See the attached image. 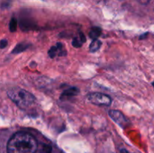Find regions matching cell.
Listing matches in <instances>:
<instances>
[{"mask_svg": "<svg viewBox=\"0 0 154 153\" xmlns=\"http://www.w3.org/2000/svg\"><path fill=\"white\" fill-rule=\"evenodd\" d=\"M28 44H20L17 46H16V47L14 48V50H13L14 53H16V52H20L22 51L25 50L27 47H28Z\"/></svg>", "mask_w": 154, "mask_h": 153, "instance_id": "8fae6325", "label": "cell"}, {"mask_svg": "<svg viewBox=\"0 0 154 153\" xmlns=\"http://www.w3.org/2000/svg\"><path fill=\"white\" fill-rule=\"evenodd\" d=\"M37 148L35 138L26 132L14 134L7 144V153H35Z\"/></svg>", "mask_w": 154, "mask_h": 153, "instance_id": "6da1fadb", "label": "cell"}, {"mask_svg": "<svg viewBox=\"0 0 154 153\" xmlns=\"http://www.w3.org/2000/svg\"><path fill=\"white\" fill-rule=\"evenodd\" d=\"M63 46L62 43H57L56 46H53L48 51V55L51 58H54L57 55L65 56L66 51L63 49Z\"/></svg>", "mask_w": 154, "mask_h": 153, "instance_id": "5b68a950", "label": "cell"}, {"mask_svg": "<svg viewBox=\"0 0 154 153\" xmlns=\"http://www.w3.org/2000/svg\"><path fill=\"white\" fill-rule=\"evenodd\" d=\"M52 148L48 145H43L40 148H37L35 153H51Z\"/></svg>", "mask_w": 154, "mask_h": 153, "instance_id": "30bf717a", "label": "cell"}, {"mask_svg": "<svg viewBox=\"0 0 154 153\" xmlns=\"http://www.w3.org/2000/svg\"><path fill=\"white\" fill-rule=\"evenodd\" d=\"M8 94L12 101L22 109H26L35 102V97L32 93L19 87L11 88Z\"/></svg>", "mask_w": 154, "mask_h": 153, "instance_id": "7a4b0ae2", "label": "cell"}, {"mask_svg": "<svg viewBox=\"0 0 154 153\" xmlns=\"http://www.w3.org/2000/svg\"><path fill=\"white\" fill-rule=\"evenodd\" d=\"M101 33H102V29L101 28H99V27H95V28H93L90 32V37L92 39H98V38L100 36Z\"/></svg>", "mask_w": 154, "mask_h": 153, "instance_id": "9c48e42d", "label": "cell"}, {"mask_svg": "<svg viewBox=\"0 0 154 153\" xmlns=\"http://www.w3.org/2000/svg\"><path fill=\"white\" fill-rule=\"evenodd\" d=\"M102 46V42L99 39H94L90 44V51L91 52H95L99 50Z\"/></svg>", "mask_w": 154, "mask_h": 153, "instance_id": "ba28073f", "label": "cell"}, {"mask_svg": "<svg viewBox=\"0 0 154 153\" xmlns=\"http://www.w3.org/2000/svg\"><path fill=\"white\" fill-rule=\"evenodd\" d=\"M87 99L90 103L99 106H109L111 104V98L109 96L99 92L91 93L88 94Z\"/></svg>", "mask_w": 154, "mask_h": 153, "instance_id": "3957f363", "label": "cell"}, {"mask_svg": "<svg viewBox=\"0 0 154 153\" xmlns=\"http://www.w3.org/2000/svg\"><path fill=\"white\" fill-rule=\"evenodd\" d=\"M139 2L142 3V4H147V3H148L149 2H150V0H138Z\"/></svg>", "mask_w": 154, "mask_h": 153, "instance_id": "5bb4252c", "label": "cell"}, {"mask_svg": "<svg viewBox=\"0 0 154 153\" xmlns=\"http://www.w3.org/2000/svg\"><path fill=\"white\" fill-rule=\"evenodd\" d=\"M86 41V38L83 33H80L79 37L75 38L72 40V45H73L75 47H80L81 46V45L83 44V43Z\"/></svg>", "mask_w": 154, "mask_h": 153, "instance_id": "52a82bcc", "label": "cell"}, {"mask_svg": "<svg viewBox=\"0 0 154 153\" xmlns=\"http://www.w3.org/2000/svg\"><path fill=\"white\" fill-rule=\"evenodd\" d=\"M109 116L111 119L114 120L118 125H120L121 128H125L126 123H127V120L126 119V118L121 112L118 110H111L109 111Z\"/></svg>", "mask_w": 154, "mask_h": 153, "instance_id": "277c9868", "label": "cell"}, {"mask_svg": "<svg viewBox=\"0 0 154 153\" xmlns=\"http://www.w3.org/2000/svg\"><path fill=\"white\" fill-rule=\"evenodd\" d=\"M79 93V89L76 87H72V88H69V89H66L62 93L61 97L60 98H70L72 96H75Z\"/></svg>", "mask_w": 154, "mask_h": 153, "instance_id": "8992f818", "label": "cell"}, {"mask_svg": "<svg viewBox=\"0 0 154 153\" xmlns=\"http://www.w3.org/2000/svg\"><path fill=\"white\" fill-rule=\"evenodd\" d=\"M120 153H129V152L126 151V149H121L120 150Z\"/></svg>", "mask_w": 154, "mask_h": 153, "instance_id": "9a60e30c", "label": "cell"}, {"mask_svg": "<svg viewBox=\"0 0 154 153\" xmlns=\"http://www.w3.org/2000/svg\"><path fill=\"white\" fill-rule=\"evenodd\" d=\"M8 45V40H2L0 41V48H5Z\"/></svg>", "mask_w": 154, "mask_h": 153, "instance_id": "4fadbf2b", "label": "cell"}, {"mask_svg": "<svg viewBox=\"0 0 154 153\" xmlns=\"http://www.w3.org/2000/svg\"><path fill=\"white\" fill-rule=\"evenodd\" d=\"M17 20L14 18H12L11 20L10 21V24H9V28L11 32H14L17 30Z\"/></svg>", "mask_w": 154, "mask_h": 153, "instance_id": "7c38bea8", "label": "cell"}]
</instances>
